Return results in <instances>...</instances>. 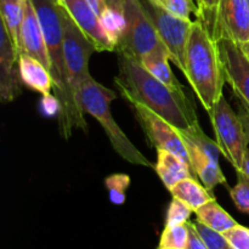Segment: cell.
I'll list each match as a JSON object with an SVG mask.
<instances>
[{
    "instance_id": "e575fe53",
    "label": "cell",
    "mask_w": 249,
    "mask_h": 249,
    "mask_svg": "<svg viewBox=\"0 0 249 249\" xmlns=\"http://www.w3.org/2000/svg\"><path fill=\"white\" fill-rule=\"evenodd\" d=\"M241 49H242V51L245 53V55L247 56V58L249 60V41H247V43L245 44H240Z\"/></svg>"
},
{
    "instance_id": "1f68e13d",
    "label": "cell",
    "mask_w": 249,
    "mask_h": 249,
    "mask_svg": "<svg viewBox=\"0 0 249 249\" xmlns=\"http://www.w3.org/2000/svg\"><path fill=\"white\" fill-rule=\"evenodd\" d=\"M238 114H240L243 126H245L246 138H247V148H246L245 160H243V169L241 172H243L249 177V113L241 105H238Z\"/></svg>"
},
{
    "instance_id": "8fae6325",
    "label": "cell",
    "mask_w": 249,
    "mask_h": 249,
    "mask_svg": "<svg viewBox=\"0 0 249 249\" xmlns=\"http://www.w3.org/2000/svg\"><path fill=\"white\" fill-rule=\"evenodd\" d=\"M214 39L228 38L237 44L249 41V6L247 0H219Z\"/></svg>"
},
{
    "instance_id": "83f0119b",
    "label": "cell",
    "mask_w": 249,
    "mask_h": 249,
    "mask_svg": "<svg viewBox=\"0 0 249 249\" xmlns=\"http://www.w3.org/2000/svg\"><path fill=\"white\" fill-rule=\"evenodd\" d=\"M151 1L160 5V7L169 11L170 14L181 17V18L191 19L190 15L192 12L197 15V12H198V7L195 6L192 0H151Z\"/></svg>"
},
{
    "instance_id": "ffe728a7",
    "label": "cell",
    "mask_w": 249,
    "mask_h": 249,
    "mask_svg": "<svg viewBox=\"0 0 249 249\" xmlns=\"http://www.w3.org/2000/svg\"><path fill=\"white\" fill-rule=\"evenodd\" d=\"M197 220L216 232L224 233L237 225V221L220 206L216 201L204 204L195 212Z\"/></svg>"
},
{
    "instance_id": "5b68a950",
    "label": "cell",
    "mask_w": 249,
    "mask_h": 249,
    "mask_svg": "<svg viewBox=\"0 0 249 249\" xmlns=\"http://www.w3.org/2000/svg\"><path fill=\"white\" fill-rule=\"evenodd\" d=\"M208 114L221 155L236 172H241L247 148V138L240 114L233 111L224 95Z\"/></svg>"
},
{
    "instance_id": "603a6c76",
    "label": "cell",
    "mask_w": 249,
    "mask_h": 249,
    "mask_svg": "<svg viewBox=\"0 0 249 249\" xmlns=\"http://www.w3.org/2000/svg\"><path fill=\"white\" fill-rule=\"evenodd\" d=\"M100 21L109 40L117 46L126 31V19L123 12L108 6L100 16Z\"/></svg>"
},
{
    "instance_id": "6da1fadb",
    "label": "cell",
    "mask_w": 249,
    "mask_h": 249,
    "mask_svg": "<svg viewBox=\"0 0 249 249\" xmlns=\"http://www.w3.org/2000/svg\"><path fill=\"white\" fill-rule=\"evenodd\" d=\"M118 73L114 84L128 104L147 107L175 129H187L199 123L196 107L185 92H178L153 77L139 60L117 53Z\"/></svg>"
},
{
    "instance_id": "30bf717a",
    "label": "cell",
    "mask_w": 249,
    "mask_h": 249,
    "mask_svg": "<svg viewBox=\"0 0 249 249\" xmlns=\"http://www.w3.org/2000/svg\"><path fill=\"white\" fill-rule=\"evenodd\" d=\"M226 84L249 113V60L240 44L228 38L216 40Z\"/></svg>"
},
{
    "instance_id": "52a82bcc",
    "label": "cell",
    "mask_w": 249,
    "mask_h": 249,
    "mask_svg": "<svg viewBox=\"0 0 249 249\" xmlns=\"http://www.w3.org/2000/svg\"><path fill=\"white\" fill-rule=\"evenodd\" d=\"M122 12L126 19V31L114 53H124L140 61L145 55L164 46L140 0H123Z\"/></svg>"
},
{
    "instance_id": "836d02e7",
    "label": "cell",
    "mask_w": 249,
    "mask_h": 249,
    "mask_svg": "<svg viewBox=\"0 0 249 249\" xmlns=\"http://www.w3.org/2000/svg\"><path fill=\"white\" fill-rule=\"evenodd\" d=\"M87 2L99 17L101 16L102 12L108 7L106 0H87Z\"/></svg>"
},
{
    "instance_id": "7c38bea8",
    "label": "cell",
    "mask_w": 249,
    "mask_h": 249,
    "mask_svg": "<svg viewBox=\"0 0 249 249\" xmlns=\"http://www.w3.org/2000/svg\"><path fill=\"white\" fill-rule=\"evenodd\" d=\"M18 53L40 61L50 71L45 38L38 14L32 0H23V19L19 29Z\"/></svg>"
},
{
    "instance_id": "ac0fdd59",
    "label": "cell",
    "mask_w": 249,
    "mask_h": 249,
    "mask_svg": "<svg viewBox=\"0 0 249 249\" xmlns=\"http://www.w3.org/2000/svg\"><path fill=\"white\" fill-rule=\"evenodd\" d=\"M170 56L165 46L156 49L152 53H147L140 60L141 65L160 82L165 84L167 87L172 88L178 92H185L184 87L178 80V78L173 74L172 68L169 66Z\"/></svg>"
},
{
    "instance_id": "277c9868",
    "label": "cell",
    "mask_w": 249,
    "mask_h": 249,
    "mask_svg": "<svg viewBox=\"0 0 249 249\" xmlns=\"http://www.w3.org/2000/svg\"><path fill=\"white\" fill-rule=\"evenodd\" d=\"M79 99L85 113L96 119L106 133L112 147L124 160L134 165L152 168V163L141 153L139 148L124 134L116 123L111 112V104L117 99V94L92 77L85 79L80 85Z\"/></svg>"
},
{
    "instance_id": "4fadbf2b",
    "label": "cell",
    "mask_w": 249,
    "mask_h": 249,
    "mask_svg": "<svg viewBox=\"0 0 249 249\" xmlns=\"http://www.w3.org/2000/svg\"><path fill=\"white\" fill-rule=\"evenodd\" d=\"M19 55L6 29L1 26L0 36V99L11 102L21 94Z\"/></svg>"
},
{
    "instance_id": "9a60e30c",
    "label": "cell",
    "mask_w": 249,
    "mask_h": 249,
    "mask_svg": "<svg viewBox=\"0 0 249 249\" xmlns=\"http://www.w3.org/2000/svg\"><path fill=\"white\" fill-rule=\"evenodd\" d=\"M155 170L168 190L174 187L178 182L186 178L197 179L191 165L181 157L169 151H157V163L155 165Z\"/></svg>"
},
{
    "instance_id": "cb8c5ba5",
    "label": "cell",
    "mask_w": 249,
    "mask_h": 249,
    "mask_svg": "<svg viewBox=\"0 0 249 249\" xmlns=\"http://www.w3.org/2000/svg\"><path fill=\"white\" fill-rule=\"evenodd\" d=\"M187 223L182 225L164 226L157 249H186L190 235Z\"/></svg>"
},
{
    "instance_id": "ba28073f",
    "label": "cell",
    "mask_w": 249,
    "mask_h": 249,
    "mask_svg": "<svg viewBox=\"0 0 249 249\" xmlns=\"http://www.w3.org/2000/svg\"><path fill=\"white\" fill-rule=\"evenodd\" d=\"M140 1L160 40L167 48L170 61L185 73V50L194 21L175 16L151 0Z\"/></svg>"
},
{
    "instance_id": "f546056e",
    "label": "cell",
    "mask_w": 249,
    "mask_h": 249,
    "mask_svg": "<svg viewBox=\"0 0 249 249\" xmlns=\"http://www.w3.org/2000/svg\"><path fill=\"white\" fill-rule=\"evenodd\" d=\"M233 249H249V229L237 224L223 233Z\"/></svg>"
},
{
    "instance_id": "44dd1931",
    "label": "cell",
    "mask_w": 249,
    "mask_h": 249,
    "mask_svg": "<svg viewBox=\"0 0 249 249\" xmlns=\"http://www.w3.org/2000/svg\"><path fill=\"white\" fill-rule=\"evenodd\" d=\"M0 17L1 26L6 29L18 53L19 29L23 19V0H0Z\"/></svg>"
},
{
    "instance_id": "d6a6232c",
    "label": "cell",
    "mask_w": 249,
    "mask_h": 249,
    "mask_svg": "<svg viewBox=\"0 0 249 249\" xmlns=\"http://www.w3.org/2000/svg\"><path fill=\"white\" fill-rule=\"evenodd\" d=\"M189 229H190V235H189V242H187L186 249H209L208 246L201 237L198 231L196 230L194 225V221H189Z\"/></svg>"
},
{
    "instance_id": "3957f363",
    "label": "cell",
    "mask_w": 249,
    "mask_h": 249,
    "mask_svg": "<svg viewBox=\"0 0 249 249\" xmlns=\"http://www.w3.org/2000/svg\"><path fill=\"white\" fill-rule=\"evenodd\" d=\"M184 74L204 109L211 111L223 96L226 80L216 39L198 18L187 39Z\"/></svg>"
},
{
    "instance_id": "e0dca14e",
    "label": "cell",
    "mask_w": 249,
    "mask_h": 249,
    "mask_svg": "<svg viewBox=\"0 0 249 249\" xmlns=\"http://www.w3.org/2000/svg\"><path fill=\"white\" fill-rule=\"evenodd\" d=\"M19 73L26 87L40 92L44 97L51 96L53 82L50 71L40 61L27 55L19 56Z\"/></svg>"
},
{
    "instance_id": "2e32d148",
    "label": "cell",
    "mask_w": 249,
    "mask_h": 249,
    "mask_svg": "<svg viewBox=\"0 0 249 249\" xmlns=\"http://www.w3.org/2000/svg\"><path fill=\"white\" fill-rule=\"evenodd\" d=\"M185 146L189 151L192 170L202 185H204L209 191H213L218 185H226V178L219 165V162H214L206 153L195 146L187 143H185Z\"/></svg>"
},
{
    "instance_id": "8992f818",
    "label": "cell",
    "mask_w": 249,
    "mask_h": 249,
    "mask_svg": "<svg viewBox=\"0 0 249 249\" xmlns=\"http://www.w3.org/2000/svg\"><path fill=\"white\" fill-rule=\"evenodd\" d=\"M62 23L68 89L75 104L82 107L79 99L80 85L85 79L91 77L89 61L96 49L75 24L65 6H62Z\"/></svg>"
},
{
    "instance_id": "9c48e42d",
    "label": "cell",
    "mask_w": 249,
    "mask_h": 249,
    "mask_svg": "<svg viewBox=\"0 0 249 249\" xmlns=\"http://www.w3.org/2000/svg\"><path fill=\"white\" fill-rule=\"evenodd\" d=\"M139 125L142 129L143 134L147 138L148 142L156 150H164L179 156L190 164L189 151L185 146L184 141L180 138L178 129L165 119L158 116L147 107L139 104H129ZM191 165V164H190Z\"/></svg>"
},
{
    "instance_id": "8d00e7d4",
    "label": "cell",
    "mask_w": 249,
    "mask_h": 249,
    "mask_svg": "<svg viewBox=\"0 0 249 249\" xmlns=\"http://www.w3.org/2000/svg\"><path fill=\"white\" fill-rule=\"evenodd\" d=\"M218 5H219V0H216V9H218ZM215 15H216V12H215ZM214 22H215V19H214ZM214 28V27H213ZM212 33H213V32H212Z\"/></svg>"
},
{
    "instance_id": "74e56055",
    "label": "cell",
    "mask_w": 249,
    "mask_h": 249,
    "mask_svg": "<svg viewBox=\"0 0 249 249\" xmlns=\"http://www.w3.org/2000/svg\"><path fill=\"white\" fill-rule=\"evenodd\" d=\"M247 1H248V6H249V0H247Z\"/></svg>"
},
{
    "instance_id": "4316f807",
    "label": "cell",
    "mask_w": 249,
    "mask_h": 249,
    "mask_svg": "<svg viewBox=\"0 0 249 249\" xmlns=\"http://www.w3.org/2000/svg\"><path fill=\"white\" fill-rule=\"evenodd\" d=\"M194 213L191 208L178 198H173L167 212L165 226L182 225L190 221V216Z\"/></svg>"
},
{
    "instance_id": "d6986e66",
    "label": "cell",
    "mask_w": 249,
    "mask_h": 249,
    "mask_svg": "<svg viewBox=\"0 0 249 249\" xmlns=\"http://www.w3.org/2000/svg\"><path fill=\"white\" fill-rule=\"evenodd\" d=\"M173 198H178L186 203L195 212L204 204L212 201H216L215 196L209 191L202 182L195 178H186L178 182L174 187L169 190Z\"/></svg>"
},
{
    "instance_id": "484cf974",
    "label": "cell",
    "mask_w": 249,
    "mask_h": 249,
    "mask_svg": "<svg viewBox=\"0 0 249 249\" xmlns=\"http://www.w3.org/2000/svg\"><path fill=\"white\" fill-rule=\"evenodd\" d=\"M237 173V184L230 190V196L236 208L249 214V177L243 172Z\"/></svg>"
},
{
    "instance_id": "d4e9b609",
    "label": "cell",
    "mask_w": 249,
    "mask_h": 249,
    "mask_svg": "<svg viewBox=\"0 0 249 249\" xmlns=\"http://www.w3.org/2000/svg\"><path fill=\"white\" fill-rule=\"evenodd\" d=\"M111 203L122 206L126 199V191L130 186V177L126 174H113L105 179Z\"/></svg>"
},
{
    "instance_id": "d590c367",
    "label": "cell",
    "mask_w": 249,
    "mask_h": 249,
    "mask_svg": "<svg viewBox=\"0 0 249 249\" xmlns=\"http://www.w3.org/2000/svg\"><path fill=\"white\" fill-rule=\"evenodd\" d=\"M56 1H57L58 4H61V5H65V0H56Z\"/></svg>"
},
{
    "instance_id": "f1b7e54d",
    "label": "cell",
    "mask_w": 249,
    "mask_h": 249,
    "mask_svg": "<svg viewBox=\"0 0 249 249\" xmlns=\"http://www.w3.org/2000/svg\"><path fill=\"white\" fill-rule=\"evenodd\" d=\"M194 225L209 249H233L223 233L212 230L198 220L194 221Z\"/></svg>"
},
{
    "instance_id": "5bb4252c",
    "label": "cell",
    "mask_w": 249,
    "mask_h": 249,
    "mask_svg": "<svg viewBox=\"0 0 249 249\" xmlns=\"http://www.w3.org/2000/svg\"><path fill=\"white\" fill-rule=\"evenodd\" d=\"M63 6L96 51H116V46L102 28L100 17L89 6L87 0H65Z\"/></svg>"
},
{
    "instance_id": "7a4b0ae2",
    "label": "cell",
    "mask_w": 249,
    "mask_h": 249,
    "mask_svg": "<svg viewBox=\"0 0 249 249\" xmlns=\"http://www.w3.org/2000/svg\"><path fill=\"white\" fill-rule=\"evenodd\" d=\"M38 14L46 43L50 73L53 82V96L58 101V131L66 140L71 138L73 129L88 133L85 112L71 96L67 83L65 45H63L62 6L56 0H32Z\"/></svg>"
},
{
    "instance_id": "4dcf8cb0",
    "label": "cell",
    "mask_w": 249,
    "mask_h": 249,
    "mask_svg": "<svg viewBox=\"0 0 249 249\" xmlns=\"http://www.w3.org/2000/svg\"><path fill=\"white\" fill-rule=\"evenodd\" d=\"M197 18L201 19L212 34L216 12V0H197Z\"/></svg>"
},
{
    "instance_id": "7402d4cb",
    "label": "cell",
    "mask_w": 249,
    "mask_h": 249,
    "mask_svg": "<svg viewBox=\"0 0 249 249\" xmlns=\"http://www.w3.org/2000/svg\"><path fill=\"white\" fill-rule=\"evenodd\" d=\"M180 138L182 139L184 143L191 145L201 150L202 152L206 153L209 158L214 162H219V156H220V148H219L216 141L212 140L203 130H202L199 123L194 124L187 129H181L178 130Z\"/></svg>"
}]
</instances>
